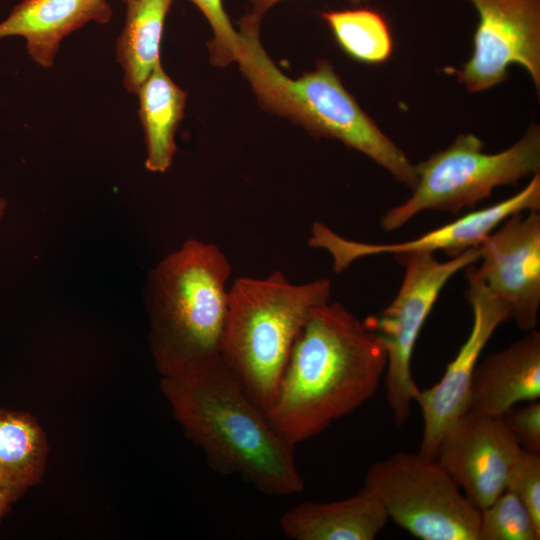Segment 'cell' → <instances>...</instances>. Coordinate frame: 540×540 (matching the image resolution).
<instances>
[{
  "label": "cell",
  "mask_w": 540,
  "mask_h": 540,
  "mask_svg": "<svg viewBox=\"0 0 540 540\" xmlns=\"http://www.w3.org/2000/svg\"><path fill=\"white\" fill-rule=\"evenodd\" d=\"M282 0H250L253 10L252 12L262 16L268 9ZM361 1V0H353Z\"/></svg>",
  "instance_id": "obj_26"
},
{
  "label": "cell",
  "mask_w": 540,
  "mask_h": 540,
  "mask_svg": "<svg viewBox=\"0 0 540 540\" xmlns=\"http://www.w3.org/2000/svg\"><path fill=\"white\" fill-rule=\"evenodd\" d=\"M47 450L43 430L30 414L0 409V487L20 497L41 479Z\"/></svg>",
  "instance_id": "obj_19"
},
{
  "label": "cell",
  "mask_w": 540,
  "mask_h": 540,
  "mask_svg": "<svg viewBox=\"0 0 540 540\" xmlns=\"http://www.w3.org/2000/svg\"><path fill=\"white\" fill-rule=\"evenodd\" d=\"M478 13L473 53L456 75L470 93L508 78L511 64L521 65L540 90V0H467Z\"/></svg>",
  "instance_id": "obj_9"
},
{
  "label": "cell",
  "mask_w": 540,
  "mask_h": 540,
  "mask_svg": "<svg viewBox=\"0 0 540 540\" xmlns=\"http://www.w3.org/2000/svg\"><path fill=\"white\" fill-rule=\"evenodd\" d=\"M5 208H6V202L3 198L0 197V218L3 215Z\"/></svg>",
  "instance_id": "obj_27"
},
{
  "label": "cell",
  "mask_w": 540,
  "mask_h": 540,
  "mask_svg": "<svg viewBox=\"0 0 540 540\" xmlns=\"http://www.w3.org/2000/svg\"><path fill=\"white\" fill-rule=\"evenodd\" d=\"M245 52L239 63L261 105L290 118L319 138H334L386 169L411 190L418 177L405 153L387 137L346 90L329 62L293 80L268 58L259 30L244 32Z\"/></svg>",
  "instance_id": "obj_5"
},
{
  "label": "cell",
  "mask_w": 540,
  "mask_h": 540,
  "mask_svg": "<svg viewBox=\"0 0 540 540\" xmlns=\"http://www.w3.org/2000/svg\"><path fill=\"white\" fill-rule=\"evenodd\" d=\"M540 525L524 503L505 490L480 510L478 540H539Z\"/></svg>",
  "instance_id": "obj_21"
},
{
  "label": "cell",
  "mask_w": 540,
  "mask_h": 540,
  "mask_svg": "<svg viewBox=\"0 0 540 540\" xmlns=\"http://www.w3.org/2000/svg\"><path fill=\"white\" fill-rule=\"evenodd\" d=\"M388 519L422 540H478L480 510L436 459L399 452L376 461L364 484Z\"/></svg>",
  "instance_id": "obj_7"
},
{
  "label": "cell",
  "mask_w": 540,
  "mask_h": 540,
  "mask_svg": "<svg viewBox=\"0 0 540 540\" xmlns=\"http://www.w3.org/2000/svg\"><path fill=\"white\" fill-rule=\"evenodd\" d=\"M321 17L338 45L353 60L379 64L390 58L392 35L379 12L369 8L344 9L322 12Z\"/></svg>",
  "instance_id": "obj_20"
},
{
  "label": "cell",
  "mask_w": 540,
  "mask_h": 540,
  "mask_svg": "<svg viewBox=\"0 0 540 540\" xmlns=\"http://www.w3.org/2000/svg\"><path fill=\"white\" fill-rule=\"evenodd\" d=\"M540 172L518 193L486 208L472 210L424 235L391 244H370L343 238L321 222H315L308 244L328 251L335 273L344 271L355 260L380 254L410 252L434 253L441 250L450 258L479 247L505 219L517 212L539 211Z\"/></svg>",
  "instance_id": "obj_11"
},
{
  "label": "cell",
  "mask_w": 540,
  "mask_h": 540,
  "mask_svg": "<svg viewBox=\"0 0 540 540\" xmlns=\"http://www.w3.org/2000/svg\"><path fill=\"white\" fill-rule=\"evenodd\" d=\"M190 1L203 13L213 30V38L208 43L212 64L226 66L235 61L239 63L244 53L243 39L232 26L223 0Z\"/></svg>",
  "instance_id": "obj_22"
},
{
  "label": "cell",
  "mask_w": 540,
  "mask_h": 540,
  "mask_svg": "<svg viewBox=\"0 0 540 540\" xmlns=\"http://www.w3.org/2000/svg\"><path fill=\"white\" fill-rule=\"evenodd\" d=\"M231 265L213 243L185 241L151 270L146 287L150 346L162 376L216 357Z\"/></svg>",
  "instance_id": "obj_3"
},
{
  "label": "cell",
  "mask_w": 540,
  "mask_h": 540,
  "mask_svg": "<svg viewBox=\"0 0 540 540\" xmlns=\"http://www.w3.org/2000/svg\"><path fill=\"white\" fill-rule=\"evenodd\" d=\"M506 489L524 503L540 525V454L520 450L510 469Z\"/></svg>",
  "instance_id": "obj_23"
},
{
  "label": "cell",
  "mask_w": 540,
  "mask_h": 540,
  "mask_svg": "<svg viewBox=\"0 0 540 540\" xmlns=\"http://www.w3.org/2000/svg\"><path fill=\"white\" fill-rule=\"evenodd\" d=\"M139 119L146 144L145 167L165 172L176 152L175 133L183 118L187 94L159 63L138 89Z\"/></svg>",
  "instance_id": "obj_17"
},
{
  "label": "cell",
  "mask_w": 540,
  "mask_h": 540,
  "mask_svg": "<svg viewBox=\"0 0 540 540\" xmlns=\"http://www.w3.org/2000/svg\"><path fill=\"white\" fill-rule=\"evenodd\" d=\"M475 135L460 134L447 148L415 165L417 183L411 196L386 211L383 230L394 231L425 210L458 214L473 209L502 185L540 172V127L531 124L508 149L488 154Z\"/></svg>",
  "instance_id": "obj_6"
},
{
  "label": "cell",
  "mask_w": 540,
  "mask_h": 540,
  "mask_svg": "<svg viewBox=\"0 0 540 540\" xmlns=\"http://www.w3.org/2000/svg\"><path fill=\"white\" fill-rule=\"evenodd\" d=\"M521 449L501 417L468 410L443 434L435 459L482 510L506 490Z\"/></svg>",
  "instance_id": "obj_12"
},
{
  "label": "cell",
  "mask_w": 540,
  "mask_h": 540,
  "mask_svg": "<svg viewBox=\"0 0 540 540\" xmlns=\"http://www.w3.org/2000/svg\"><path fill=\"white\" fill-rule=\"evenodd\" d=\"M470 266L466 273V296L473 315L470 333L440 381L428 389L417 388L413 396L423 418L419 454L427 458H436L443 434L469 410L471 382L480 354L499 325L511 318L510 307L486 288Z\"/></svg>",
  "instance_id": "obj_10"
},
{
  "label": "cell",
  "mask_w": 540,
  "mask_h": 540,
  "mask_svg": "<svg viewBox=\"0 0 540 540\" xmlns=\"http://www.w3.org/2000/svg\"><path fill=\"white\" fill-rule=\"evenodd\" d=\"M386 364L383 344L364 320L328 301L296 338L266 416L296 446L369 400Z\"/></svg>",
  "instance_id": "obj_1"
},
{
  "label": "cell",
  "mask_w": 540,
  "mask_h": 540,
  "mask_svg": "<svg viewBox=\"0 0 540 540\" xmlns=\"http://www.w3.org/2000/svg\"><path fill=\"white\" fill-rule=\"evenodd\" d=\"M174 0H122L124 25L116 41L123 86L136 94L160 62L165 19Z\"/></svg>",
  "instance_id": "obj_18"
},
{
  "label": "cell",
  "mask_w": 540,
  "mask_h": 540,
  "mask_svg": "<svg viewBox=\"0 0 540 540\" xmlns=\"http://www.w3.org/2000/svg\"><path fill=\"white\" fill-rule=\"evenodd\" d=\"M161 389L213 470L240 476L267 495L304 490L295 446L274 429L220 357L162 376Z\"/></svg>",
  "instance_id": "obj_2"
},
{
  "label": "cell",
  "mask_w": 540,
  "mask_h": 540,
  "mask_svg": "<svg viewBox=\"0 0 540 540\" xmlns=\"http://www.w3.org/2000/svg\"><path fill=\"white\" fill-rule=\"evenodd\" d=\"M520 446L532 453L540 454V403L530 401L522 407H512L502 417Z\"/></svg>",
  "instance_id": "obj_24"
},
{
  "label": "cell",
  "mask_w": 540,
  "mask_h": 540,
  "mask_svg": "<svg viewBox=\"0 0 540 540\" xmlns=\"http://www.w3.org/2000/svg\"><path fill=\"white\" fill-rule=\"evenodd\" d=\"M111 17L107 0H22L0 22V38L23 37L31 59L49 69L66 36L90 22L106 24Z\"/></svg>",
  "instance_id": "obj_15"
},
{
  "label": "cell",
  "mask_w": 540,
  "mask_h": 540,
  "mask_svg": "<svg viewBox=\"0 0 540 540\" xmlns=\"http://www.w3.org/2000/svg\"><path fill=\"white\" fill-rule=\"evenodd\" d=\"M388 516L376 494L365 485L353 496L333 502H302L280 518L293 540H373Z\"/></svg>",
  "instance_id": "obj_16"
},
{
  "label": "cell",
  "mask_w": 540,
  "mask_h": 540,
  "mask_svg": "<svg viewBox=\"0 0 540 540\" xmlns=\"http://www.w3.org/2000/svg\"><path fill=\"white\" fill-rule=\"evenodd\" d=\"M330 293L327 278L294 284L279 270L237 278L228 288L219 355L265 414L296 338Z\"/></svg>",
  "instance_id": "obj_4"
},
{
  "label": "cell",
  "mask_w": 540,
  "mask_h": 540,
  "mask_svg": "<svg viewBox=\"0 0 540 540\" xmlns=\"http://www.w3.org/2000/svg\"><path fill=\"white\" fill-rule=\"evenodd\" d=\"M517 212L480 244L474 274L511 309V318L528 332L536 328L540 306V215Z\"/></svg>",
  "instance_id": "obj_13"
},
{
  "label": "cell",
  "mask_w": 540,
  "mask_h": 540,
  "mask_svg": "<svg viewBox=\"0 0 540 540\" xmlns=\"http://www.w3.org/2000/svg\"><path fill=\"white\" fill-rule=\"evenodd\" d=\"M395 258L404 267L399 290L386 308L364 323L386 351V398L396 424L402 425L411 415L418 388L412 378L411 360L421 329L446 283L479 260L480 248H470L447 261L426 252L400 253Z\"/></svg>",
  "instance_id": "obj_8"
},
{
  "label": "cell",
  "mask_w": 540,
  "mask_h": 540,
  "mask_svg": "<svg viewBox=\"0 0 540 540\" xmlns=\"http://www.w3.org/2000/svg\"><path fill=\"white\" fill-rule=\"evenodd\" d=\"M540 397V333L536 329L479 361L471 382L469 410L502 417L517 403Z\"/></svg>",
  "instance_id": "obj_14"
},
{
  "label": "cell",
  "mask_w": 540,
  "mask_h": 540,
  "mask_svg": "<svg viewBox=\"0 0 540 540\" xmlns=\"http://www.w3.org/2000/svg\"><path fill=\"white\" fill-rule=\"evenodd\" d=\"M16 499L17 498L11 492H9L8 490L0 487V521H1V518L9 510L11 504Z\"/></svg>",
  "instance_id": "obj_25"
}]
</instances>
